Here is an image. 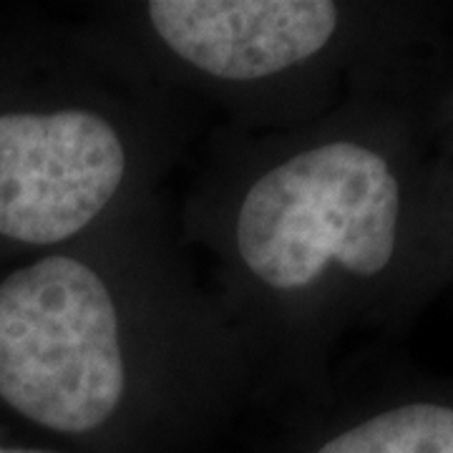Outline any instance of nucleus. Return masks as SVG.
<instances>
[{
  "instance_id": "1",
  "label": "nucleus",
  "mask_w": 453,
  "mask_h": 453,
  "mask_svg": "<svg viewBox=\"0 0 453 453\" xmlns=\"http://www.w3.org/2000/svg\"><path fill=\"white\" fill-rule=\"evenodd\" d=\"M255 401L242 342L157 195L0 280V405L86 451H151Z\"/></svg>"
},
{
  "instance_id": "6",
  "label": "nucleus",
  "mask_w": 453,
  "mask_h": 453,
  "mask_svg": "<svg viewBox=\"0 0 453 453\" xmlns=\"http://www.w3.org/2000/svg\"><path fill=\"white\" fill-rule=\"evenodd\" d=\"M0 453H65L58 449H46V446H20V443H3L0 441Z\"/></svg>"
},
{
  "instance_id": "2",
  "label": "nucleus",
  "mask_w": 453,
  "mask_h": 453,
  "mask_svg": "<svg viewBox=\"0 0 453 453\" xmlns=\"http://www.w3.org/2000/svg\"><path fill=\"white\" fill-rule=\"evenodd\" d=\"M174 217L255 398L292 401L318 393L345 300L393 270L405 184L383 146L338 119L273 134L219 124Z\"/></svg>"
},
{
  "instance_id": "5",
  "label": "nucleus",
  "mask_w": 453,
  "mask_h": 453,
  "mask_svg": "<svg viewBox=\"0 0 453 453\" xmlns=\"http://www.w3.org/2000/svg\"><path fill=\"white\" fill-rule=\"evenodd\" d=\"M305 453H453V405L395 403L327 431Z\"/></svg>"
},
{
  "instance_id": "3",
  "label": "nucleus",
  "mask_w": 453,
  "mask_h": 453,
  "mask_svg": "<svg viewBox=\"0 0 453 453\" xmlns=\"http://www.w3.org/2000/svg\"><path fill=\"white\" fill-rule=\"evenodd\" d=\"M0 86V250L31 257L164 195L199 106L88 16L18 46Z\"/></svg>"
},
{
  "instance_id": "4",
  "label": "nucleus",
  "mask_w": 453,
  "mask_h": 453,
  "mask_svg": "<svg viewBox=\"0 0 453 453\" xmlns=\"http://www.w3.org/2000/svg\"><path fill=\"white\" fill-rule=\"evenodd\" d=\"M86 16L222 127L273 134L323 119L325 83L348 35L335 0H119Z\"/></svg>"
}]
</instances>
